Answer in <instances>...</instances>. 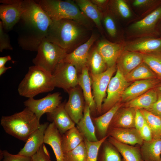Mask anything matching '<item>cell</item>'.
Returning <instances> with one entry per match:
<instances>
[{"label":"cell","instance_id":"obj_1","mask_svg":"<svg viewBox=\"0 0 161 161\" xmlns=\"http://www.w3.org/2000/svg\"><path fill=\"white\" fill-rule=\"evenodd\" d=\"M22 5L23 11L14 27L18 43L23 49L37 52L52 21L35 0H22Z\"/></svg>","mask_w":161,"mask_h":161},{"label":"cell","instance_id":"obj_2","mask_svg":"<svg viewBox=\"0 0 161 161\" xmlns=\"http://www.w3.org/2000/svg\"><path fill=\"white\" fill-rule=\"evenodd\" d=\"M92 32L76 21L63 19L52 21L45 38L68 53L87 41Z\"/></svg>","mask_w":161,"mask_h":161},{"label":"cell","instance_id":"obj_3","mask_svg":"<svg viewBox=\"0 0 161 161\" xmlns=\"http://www.w3.org/2000/svg\"><path fill=\"white\" fill-rule=\"evenodd\" d=\"M35 1L52 21L63 19L72 20L92 31L95 26L92 21L81 11L74 0Z\"/></svg>","mask_w":161,"mask_h":161},{"label":"cell","instance_id":"obj_4","mask_svg":"<svg viewBox=\"0 0 161 161\" xmlns=\"http://www.w3.org/2000/svg\"><path fill=\"white\" fill-rule=\"evenodd\" d=\"M0 123L6 133L24 142L41 125L35 114L27 107L11 115L2 116Z\"/></svg>","mask_w":161,"mask_h":161},{"label":"cell","instance_id":"obj_5","mask_svg":"<svg viewBox=\"0 0 161 161\" xmlns=\"http://www.w3.org/2000/svg\"><path fill=\"white\" fill-rule=\"evenodd\" d=\"M55 87L52 75L34 65L29 67L19 84L18 91L20 95L30 98L51 91Z\"/></svg>","mask_w":161,"mask_h":161},{"label":"cell","instance_id":"obj_6","mask_svg":"<svg viewBox=\"0 0 161 161\" xmlns=\"http://www.w3.org/2000/svg\"><path fill=\"white\" fill-rule=\"evenodd\" d=\"M161 19V4L144 17L129 24L124 30L126 40L160 37L157 27Z\"/></svg>","mask_w":161,"mask_h":161},{"label":"cell","instance_id":"obj_7","mask_svg":"<svg viewBox=\"0 0 161 161\" xmlns=\"http://www.w3.org/2000/svg\"><path fill=\"white\" fill-rule=\"evenodd\" d=\"M37 52L32 63L34 65L52 75L57 65L67 53L65 50L45 38L41 43Z\"/></svg>","mask_w":161,"mask_h":161},{"label":"cell","instance_id":"obj_8","mask_svg":"<svg viewBox=\"0 0 161 161\" xmlns=\"http://www.w3.org/2000/svg\"><path fill=\"white\" fill-rule=\"evenodd\" d=\"M130 84L117 69L115 75L112 77L106 91L107 96L102 105L101 114L106 112L121 101L124 92Z\"/></svg>","mask_w":161,"mask_h":161},{"label":"cell","instance_id":"obj_9","mask_svg":"<svg viewBox=\"0 0 161 161\" xmlns=\"http://www.w3.org/2000/svg\"><path fill=\"white\" fill-rule=\"evenodd\" d=\"M78 71L75 67L66 62H61L52 74L55 87L62 88L68 92L78 85Z\"/></svg>","mask_w":161,"mask_h":161},{"label":"cell","instance_id":"obj_10","mask_svg":"<svg viewBox=\"0 0 161 161\" xmlns=\"http://www.w3.org/2000/svg\"><path fill=\"white\" fill-rule=\"evenodd\" d=\"M116 64L109 67L103 72L97 75L90 74L92 94L97 113L101 114L102 106L107 89L114 73L117 71Z\"/></svg>","mask_w":161,"mask_h":161},{"label":"cell","instance_id":"obj_11","mask_svg":"<svg viewBox=\"0 0 161 161\" xmlns=\"http://www.w3.org/2000/svg\"><path fill=\"white\" fill-rule=\"evenodd\" d=\"M62 98L61 93L56 92L48 94L40 99L28 98L24 103L26 107L33 112L40 121L43 114L52 112L61 104Z\"/></svg>","mask_w":161,"mask_h":161},{"label":"cell","instance_id":"obj_12","mask_svg":"<svg viewBox=\"0 0 161 161\" xmlns=\"http://www.w3.org/2000/svg\"><path fill=\"white\" fill-rule=\"evenodd\" d=\"M0 18L4 31L12 30L23 11L21 0H1Z\"/></svg>","mask_w":161,"mask_h":161},{"label":"cell","instance_id":"obj_13","mask_svg":"<svg viewBox=\"0 0 161 161\" xmlns=\"http://www.w3.org/2000/svg\"><path fill=\"white\" fill-rule=\"evenodd\" d=\"M99 38L97 32L92 31L89 39L71 52L67 53L61 62H66L74 66L78 72L80 73L82 69L87 66V61L89 50Z\"/></svg>","mask_w":161,"mask_h":161},{"label":"cell","instance_id":"obj_14","mask_svg":"<svg viewBox=\"0 0 161 161\" xmlns=\"http://www.w3.org/2000/svg\"><path fill=\"white\" fill-rule=\"evenodd\" d=\"M78 85L68 92L69 99L65 104V108L70 117L77 124L82 118L85 102L82 91Z\"/></svg>","mask_w":161,"mask_h":161},{"label":"cell","instance_id":"obj_15","mask_svg":"<svg viewBox=\"0 0 161 161\" xmlns=\"http://www.w3.org/2000/svg\"><path fill=\"white\" fill-rule=\"evenodd\" d=\"M124 50L141 53H161V36L126 40L124 43Z\"/></svg>","mask_w":161,"mask_h":161},{"label":"cell","instance_id":"obj_16","mask_svg":"<svg viewBox=\"0 0 161 161\" xmlns=\"http://www.w3.org/2000/svg\"><path fill=\"white\" fill-rule=\"evenodd\" d=\"M97 42L96 46L107 68L116 64L118 57L124 50V43L114 42L104 38Z\"/></svg>","mask_w":161,"mask_h":161},{"label":"cell","instance_id":"obj_17","mask_svg":"<svg viewBox=\"0 0 161 161\" xmlns=\"http://www.w3.org/2000/svg\"><path fill=\"white\" fill-rule=\"evenodd\" d=\"M118 21L129 24L139 19L128 0H109L108 9Z\"/></svg>","mask_w":161,"mask_h":161},{"label":"cell","instance_id":"obj_18","mask_svg":"<svg viewBox=\"0 0 161 161\" xmlns=\"http://www.w3.org/2000/svg\"><path fill=\"white\" fill-rule=\"evenodd\" d=\"M160 81L157 78L139 80L130 84L125 89L122 95L121 102L127 103L157 87Z\"/></svg>","mask_w":161,"mask_h":161},{"label":"cell","instance_id":"obj_19","mask_svg":"<svg viewBox=\"0 0 161 161\" xmlns=\"http://www.w3.org/2000/svg\"><path fill=\"white\" fill-rule=\"evenodd\" d=\"M107 135L125 144L141 146L144 140L135 128H109Z\"/></svg>","mask_w":161,"mask_h":161},{"label":"cell","instance_id":"obj_20","mask_svg":"<svg viewBox=\"0 0 161 161\" xmlns=\"http://www.w3.org/2000/svg\"><path fill=\"white\" fill-rule=\"evenodd\" d=\"M49 124L48 122L41 124L39 127L30 135L18 154L32 157L36 153L44 143V133Z\"/></svg>","mask_w":161,"mask_h":161},{"label":"cell","instance_id":"obj_21","mask_svg":"<svg viewBox=\"0 0 161 161\" xmlns=\"http://www.w3.org/2000/svg\"><path fill=\"white\" fill-rule=\"evenodd\" d=\"M66 102L61 103L52 112L47 113L48 120L55 123L62 135L75 125L65 109Z\"/></svg>","mask_w":161,"mask_h":161},{"label":"cell","instance_id":"obj_22","mask_svg":"<svg viewBox=\"0 0 161 161\" xmlns=\"http://www.w3.org/2000/svg\"><path fill=\"white\" fill-rule=\"evenodd\" d=\"M143 62L142 53L124 50L116 64L117 69L125 76Z\"/></svg>","mask_w":161,"mask_h":161},{"label":"cell","instance_id":"obj_23","mask_svg":"<svg viewBox=\"0 0 161 161\" xmlns=\"http://www.w3.org/2000/svg\"><path fill=\"white\" fill-rule=\"evenodd\" d=\"M118 21L109 10L102 13V24L109 37L113 42L124 43L126 41L125 32L120 29Z\"/></svg>","mask_w":161,"mask_h":161},{"label":"cell","instance_id":"obj_24","mask_svg":"<svg viewBox=\"0 0 161 161\" xmlns=\"http://www.w3.org/2000/svg\"><path fill=\"white\" fill-rule=\"evenodd\" d=\"M62 135L53 122L49 124L44 133V143L50 145L55 154L56 161H64L62 147Z\"/></svg>","mask_w":161,"mask_h":161},{"label":"cell","instance_id":"obj_25","mask_svg":"<svg viewBox=\"0 0 161 161\" xmlns=\"http://www.w3.org/2000/svg\"><path fill=\"white\" fill-rule=\"evenodd\" d=\"M124 103L120 101L106 112L97 117H92L97 138L100 140L106 136L110 123L115 113Z\"/></svg>","mask_w":161,"mask_h":161},{"label":"cell","instance_id":"obj_26","mask_svg":"<svg viewBox=\"0 0 161 161\" xmlns=\"http://www.w3.org/2000/svg\"><path fill=\"white\" fill-rule=\"evenodd\" d=\"M82 13L94 23L101 34L104 33L102 24V13L91 0H74Z\"/></svg>","mask_w":161,"mask_h":161},{"label":"cell","instance_id":"obj_27","mask_svg":"<svg viewBox=\"0 0 161 161\" xmlns=\"http://www.w3.org/2000/svg\"><path fill=\"white\" fill-rule=\"evenodd\" d=\"M76 127L84 139L91 142L99 140L96 137L95 127L91 116L90 107L86 103L83 117L76 124Z\"/></svg>","mask_w":161,"mask_h":161},{"label":"cell","instance_id":"obj_28","mask_svg":"<svg viewBox=\"0 0 161 161\" xmlns=\"http://www.w3.org/2000/svg\"><path fill=\"white\" fill-rule=\"evenodd\" d=\"M135 109L122 106L115 113L109 128H135Z\"/></svg>","mask_w":161,"mask_h":161},{"label":"cell","instance_id":"obj_29","mask_svg":"<svg viewBox=\"0 0 161 161\" xmlns=\"http://www.w3.org/2000/svg\"><path fill=\"white\" fill-rule=\"evenodd\" d=\"M90 75L88 66L84 67L78 76V85L82 90L85 103L90 107L91 113L95 114L97 111L92 92V82Z\"/></svg>","mask_w":161,"mask_h":161},{"label":"cell","instance_id":"obj_30","mask_svg":"<svg viewBox=\"0 0 161 161\" xmlns=\"http://www.w3.org/2000/svg\"><path fill=\"white\" fill-rule=\"evenodd\" d=\"M107 139L121 155L122 161H143L140 147L123 143L111 137Z\"/></svg>","mask_w":161,"mask_h":161},{"label":"cell","instance_id":"obj_31","mask_svg":"<svg viewBox=\"0 0 161 161\" xmlns=\"http://www.w3.org/2000/svg\"><path fill=\"white\" fill-rule=\"evenodd\" d=\"M158 92L156 87L152 89L138 97L124 103L123 106L135 109H150L157 100Z\"/></svg>","mask_w":161,"mask_h":161},{"label":"cell","instance_id":"obj_32","mask_svg":"<svg viewBox=\"0 0 161 161\" xmlns=\"http://www.w3.org/2000/svg\"><path fill=\"white\" fill-rule=\"evenodd\" d=\"M143 161H160L161 154V138L144 141L140 146Z\"/></svg>","mask_w":161,"mask_h":161},{"label":"cell","instance_id":"obj_33","mask_svg":"<svg viewBox=\"0 0 161 161\" xmlns=\"http://www.w3.org/2000/svg\"><path fill=\"white\" fill-rule=\"evenodd\" d=\"M87 65L89 71H90V74L93 75L100 74L107 68L104 60L98 51L96 45H93L89 50Z\"/></svg>","mask_w":161,"mask_h":161},{"label":"cell","instance_id":"obj_34","mask_svg":"<svg viewBox=\"0 0 161 161\" xmlns=\"http://www.w3.org/2000/svg\"><path fill=\"white\" fill-rule=\"evenodd\" d=\"M84 138L75 126L66 131L62 135V147L64 153L75 148L84 141Z\"/></svg>","mask_w":161,"mask_h":161},{"label":"cell","instance_id":"obj_35","mask_svg":"<svg viewBox=\"0 0 161 161\" xmlns=\"http://www.w3.org/2000/svg\"><path fill=\"white\" fill-rule=\"evenodd\" d=\"M134 11L140 18L149 14L161 4V0H129Z\"/></svg>","mask_w":161,"mask_h":161},{"label":"cell","instance_id":"obj_36","mask_svg":"<svg viewBox=\"0 0 161 161\" xmlns=\"http://www.w3.org/2000/svg\"><path fill=\"white\" fill-rule=\"evenodd\" d=\"M125 77L126 81L129 83L139 80L157 78L149 67L143 62Z\"/></svg>","mask_w":161,"mask_h":161},{"label":"cell","instance_id":"obj_37","mask_svg":"<svg viewBox=\"0 0 161 161\" xmlns=\"http://www.w3.org/2000/svg\"><path fill=\"white\" fill-rule=\"evenodd\" d=\"M107 139L100 148L97 161H122L120 154Z\"/></svg>","mask_w":161,"mask_h":161},{"label":"cell","instance_id":"obj_38","mask_svg":"<svg viewBox=\"0 0 161 161\" xmlns=\"http://www.w3.org/2000/svg\"><path fill=\"white\" fill-rule=\"evenodd\" d=\"M151 131L153 139L161 138V118L145 109H140Z\"/></svg>","mask_w":161,"mask_h":161},{"label":"cell","instance_id":"obj_39","mask_svg":"<svg viewBox=\"0 0 161 161\" xmlns=\"http://www.w3.org/2000/svg\"><path fill=\"white\" fill-rule=\"evenodd\" d=\"M143 62L161 81V53H142Z\"/></svg>","mask_w":161,"mask_h":161},{"label":"cell","instance_id":"obj_40","mask_svg":"<svg viewBox=\"0 0 161 161\" xmlns=\"http://www.w3.org/2000/svg\"><path fill=\"white\" fill-rule=\"evenodd\" d=\"M64 161H86L87 150L84 141L74 149L64 153Z\"/></svg>","mask_w":161,"mask_h":161},{"label":"cell","instance_id":"obj_41","mask_svg":"<svg viewBox=\"0 0 161 161\" xmlns=\"http://www.w3.org/2000/svg\"><path fill=\"white\" fill-rule=\"evenodd\" d=\"M108 137L107 135L104 138L95 142H91L85 139L84 141L87 150L86 161H97L98 151L102 143Z\"/></svg>","mask_w":161,"mask_h":161},{"label":"cell","instance_id":"obj_42","mask_svg":"<svg viewBox=\"0 0 161 161\" xmlns=\"http://www.w3.org/2000/svg\"><path fill=\"white\" fill-rule=\"evenodd\" d=\"M9 35L4 31L2 22L0 21V52L3 50H13Z\"/></svg>","mask_w":161,"mask_h":161},{"label":"cell","instance_id":"obj_43","mask_svg":"<svg viewBox=\"0 0 161 161\" xmlns=\"http://www.w3.org/2000/svg\"><path fill=\"white\" fill-rule=\"evenodd\" d=\"M2 160V161H32V157H27L23 155L13 154L7 151H1Z\"/></svg>","mask_w":161,"mask_h":161},{"label":"cell","instance_id":"obj_44","mask_svg":"<svg viewBox=\"0 0 161 161\" xmlns=\"http://www.w3.org/2000/svg\"><path fill=\"white\" fill-rule=\"evenodd\" d=\"M32 158V161H52L50 159V154L44 143Z\"/></svg>","mask_w":161,"mask_h":161},{"label":"cell","instance_id":"obj_45","mask_svg":"<svg viewBox=\"0 0 161 161\" xmlns=\"http://www.w3.org/2000/svg\"><path fill=\"white\" fill-rule=\"evenodd\" d=\"M135 109V127L139 131L144 125L146 121L140 110L138 109Z\"/></svg>","mask_w":161,"mask_h":161},{"label":"cell","instance_id":"obj_46","mask_svg":"<svg viewBox=\"0 0 161 161\" xmlns=\"http://www.w3.org/2000/svg\"><path fill=\"white\" fill-rule=\"evenodd\" d=\"M157 92V101L153 106L147 110L161 118V92L158 90Z\"/></svg>","mask_w":161,"mask_h":161},{"label":"cell","instance_id":"obj_47","mask_svg":"<svg viewBox=\"0 0 161 161\" xmlns=\"http://www.w3.org/2000/svg\"><path fill=\"white\" fill-rule=\"evenodd\" d=\"M139 132L144 141H149L153 139L151 130L146 122Z\"/></svg>","mask_w":161,"mask_h":161},{"label":"cell","instance_id":"obj_48","mask_svg":"<svg viewBox=\"0 0 161 161\" xmlns=\"http://www.w3.org/2000/svg\"><path fill=\"white\" fill-rule=\"evenodd\" d=\"M91 0L102 12L108 10L109 0Z\"/></svg>","mask_w":161,"mask_h":161},{"label":"cell","instance_id":"obj_49","mask_svg":"<svg viewBox=\"0 0 161 161\" xmlns=\"http://www.w3.org/2000/svg\"><path fill=\"white\" fill-rule=\"evenodd\" d=\"M11 57L10 55H7L0 57V67L4 66L6 63L11 60Z\"/></svg>","mask_w":161,"mask_h":161},{"label":"cell","instance_id":"obj_50","mask_svg":"<svg viewBox=\"0 0 161 161\" xmlns=\"http://www.w3.org/2000/svg\"><path fill=\"white\" fill-rule=\"evenodd\" d=\"M11 68V66L6 67L5 66L0 67V75L1 76L4 73H5L7 69H10Z\"/></svg>","mask_w":161,"mask_h":161},{"label":"cell","instance_id":"obj_51","mask_svg":"<svg viewBox=\"0 0 161 161\" xmlns=\"http://www.w3.org/2000/svg\"><path fill=\"white\" fill-rule=\"evenodd\" d=\"M157 30L160 36H161V19L158 26Z\"/></svg>","mask_w":161,"mask_h":161},{"label":"cell","instance_id":"obj_52","mask_svg":"<svg viewBox=\"0 0 161 161\" xmlns=\"http://www.w3.org/2000/svg\"><path fill=\"white\" fill-rule=\"evenodd\" d=\"M157 90L161 92V83H160L156 87Z\"/></svg>","mask_w":161,"mask_h":161},{"label":"cell","instance_id":"obj_53","mask_svg":"<svg viewBox=\"0 0 161 161\" xmlns=\"http://www.w3.org/2000/svg\"><path fill=\"white\" fill-rule=\"evenodd\" d=\"M160 161H161V156H160Z\"/></svg>","mask_w":161,"mask_h":161},{"label":"cell","instance_id":"obj_54","mask_svg":"<svg viewBox=\"0 0 161 161\" xmlns=\"http://www.w3.org/2000/svg\"></svg>","mask_w":161,"mask_h":161}]
</instances>
